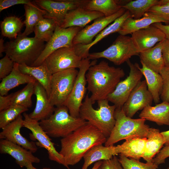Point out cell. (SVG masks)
Here are the masks:
<instances>
[{"mask_svg":"<svg viewBox=\"0 0 169 169\" xmlns=\"http://www.w3.org/2000/svg\"><path fill=\"white\" fill-rule=\"evenodd\" d=\"M128 0H88L84 6L86 9L90 11L102 13L105 17L111 16L118 12Z\"/></svg>","mask_w":169,"mask_h":169,"instance_id":"1f68e13d","label":"cell"},{"mask_svg":"<svg viewBox=\"0 0 169 169\" xmlns=\"http://www.w3.org/2000/svg\"><path fill=\"white\" fill-rule=\"evenodd\" d=\"M19 69L23 74L33 77L45 89L49 97L51 93V80L52 74L44 62L38 66H29L25 64H19Z\"/></svg>","mask_w":169,"mask_h":169,"instance_id":"4316f807","label":"cell"},{"mask_svg":"<svg viewBox=\"0 0 169 169\" xmlns=\"http://www.w3.org/2000/svg\"><path fill=\"white\" fill-rule=\"evenodd\" d=\"M82 58L76 53L74 46L60 48L53 52L44 62L52 74L67 69L79 68Z\"/></svg>","mask_w":169,"mask_h":169,"instance_id":"4fadbf2b","label":"cell"},{"mask_svg":"<svg viewBox=\"0 0 169 169\" xmlns=\"http://www.w3.org/2000/svg\"><path fill=\"white\" fill-rule=\"evenodd\" d=\"M162 41L152 48L139 53L141 63L154 71L159 73L165 65L162 54Z\"/></svg>","mask_w":169,"mask_h":169,"instance_id":"83f0119b","label":"cell"},{"mask_svg":"<svg viewBox=\"0 0 169 169\" xmlns=\"http://www.w3.org/2000/svg\"><path fill=\"white\" fill-rule=\"evenodd\" d=\"M165 140V146H169V130L161 132Z\"/></svg>","mask_w":169,"mask_h":169,"instance_id":"681fc988","label":"cell"},{"mask_svg":"<svg viewBox=\"0 0 169 169\" xmlns=\"http://www.w3.org/2000/svg\"><path fill=\"white\" fill-rule=\"evenodd\" d=\"M11 94L5 96L0 95V111L11 106Z\"/></svg>","mask_w":169,"mask_h":169,"instance_id":"7dc6e473","label":"cell"},{"mask_svg":"<svg viewBox=\"0 0 169 169\" xmlns=\"http://www.w3.org/2000/svg\"><path fill=\"white\" fill-rule=\"evenodd\" d=\"M82 28L78 27L64 28L57 24L52 38L45 44L40 55L31 66L41 65L50 54L60 48L73 46L72 43L74 37Z\"/></svg>","mask_w":169,"mask_h":169,"instance_id":"8fae6325","label":"cell"},{"mask_svg":"<svg viewBox=\"0 0 169 169\" xmlns=\"http://www.w3.org/2000/svg\"><path fill=\"white\" fill-rule=\"evenodd\" d=\"M35 82H31L23 89L11 93V106L18 105L28 108L32 106V97L34 93Z\"/></svg>","mask_w":169,"mask_h":169,"instance_id":"e575fe53","label":"cell"},{"mask_svg":"<svg viewBox=\"0 0 169 169\" xmlns=\"http://www.w3.org/2000/svg\"><path fill=\"white\" fill-rule=\"evenodd\" d=\"M28 110V108L23 106L15 105L0 111V128L2 129Z\"/></svg>","mask_w":169,"mask_h":169,"instance_id":"74e56055","label":"cell"},{"mask_svg":"<svg viewBox=\"0 0 169 169\" xmlns=\"http://www.w3.org/2000/svg\"><path fill=\"white\" fill-rule=\"evenodd\" d=\"M119 161L123 169H159L152 162L144 163L139 160L120 155Z\"/></svg>","mask_w":169,"mask_h":169,"instance_id":"f35d334b","label":"cell"},{"mask_svg":"<svg viewBox=\"0 0 169 169\" xmlns=\"http://www.w3.org/2000/svg\"><path fill=\"white\" fill-rule=\"evenodd\" d=\"M169 4V0H158V6H163Z\"/></svg>","mask_w":169,"mask_h":169,"instance_id":"816d5d0a","label":"cell"},{"mask_svg":"<svg viewBox=\"0 0 169 169\" xmlns=\"http://www.w3.org/2000/svg\"><path fill=\"white\" fill-rule=\"evenodd\" d=\"M152 25L161 30L165 35L166 38L169 39V24L164 25L161 23H157Z\"/></svg>","mask_w":169,"mask_h":169,"instance_id":"c3c4849f","label":"cell"},{"mask_svg":"<svg viewBox=\"0 0 169 169\" xmlns=\"http://www.w3.org/2000/svg\"><path fill=\"white\" fill-rule=\"evenodd\" d=\"M23 24L20 19L16 16L6 17L0 24L2 34L9 38L15 39L19 35Z\"/></svg>","mask_w":169,"mask_h":169,"instance_id":"d590c367","label":"cell"},{"mask_svg":"<svg viewBox=\"0 0 169 169\" xmlns=\"http://www.w3.org/2000/svg\"><path fill=\"white\" fill-rule=\"evenodd\" d=\"M139 117L159 125H169V102L162 101L154 106L148 105L142 110Z\"/></svg>","mask_w":169,"mask_h":169,"instance_id":"cb8c5ba5","label":"cell"},{"mask_svg":"<svg viewBox=\"0 0 169 169\" xmlns=\"http://www.w3.org/2000/svg\"><path fill=\"white\" fill-rule=\"evenodd\" d=\"M23 119L21 115L2 129L0 133V139L7 140L21 146L33 153H35L38 150L36 143L29 141L20 133V129L23 127Z\"/></svg>","mask_w":169,"mask_h":169,"instance_id":"d6986e66","label":"cell"},{"mask_svg":"<svg viewBox=\"0 0 169 169\" xmlns=\"http://www.w3.org/2000/svg\"><path fill=\"white\" fill-rule=\"evenodd\" d=\"M79 71L71 68L52 74L49 100L56 107L64 105L73 87Z\"/></svg>","mask_w":169,"mask_h":169,"instance_id":"ba28073f","label":"cell"},{"mask_svg":"<svg viewBox=\"0 0 169 169\" xmlns=\"http://www.w3.org/2000/svg\"><path fill=\"white\" fill-rule=\"evenodd\" d=\"M119 154L118 146H106L101 144L95 146L90 149L83 157L84 163L81 169H88V167L93 163L110 159Z\"/></svg>","mask_w":169,"mask_h":169,"instance_id":"484cf974","label":"cell"},{"mask_svg":"<svg viewBox=\"0 0 169 169\" xmlns=\"http://www.w3.org/2000/svg\"><path fill=\"white\" fill-rule=\"evenodd\" d=\"M4 40L3 38L0 39V56L2 57L3 53L5 51V45L4 44Z\"/></svg>","mask_w":169,"mask_h":169,"instance_id":"f907efd6","label":"cell"},{"mask_svg":"<svg viewBox=\"0 0 169 169\" xmlns=\"http://www.w3.org/2000/svg\"><path fill=\"white\" fill-rule=\"evenodd\" d=\"M157 23L167 24L166 21L163 19L150 12H147L140 18L134 19L131 17L127 18L118 33L120 35L126 36Z\"/></svg>","mask_w":169,"mask_h":169,"instance_id":"603a6c76","label":"cell"},{"mask_svg":"<svg viewBox=\"0 0 169 169\" xmlns=\"http://www.w3.org/2000/svg\"><path fill=\"white\" fill-rule=\"evenodd\" d=\"M57 23L54 19L44 18L35 26L34 37L48 42L53 36Z\"/></svg>","mask_w":169,"mask_h":169,"instance_id":"8d00e7d4","label":"cell"},{"mask_svg":"<svg viewBox=\"0 0 169 169\" xmlns=\"http://www.w3.org/2000/svg\"><path fill=\"white\" fill-rule=\"evenodd\" d=\"M14 62L7 55L0 60V79L8 75L13 70Z\"/></svg>","mask_w":169,"mask_h":169,"instance_id":"60d3db41","label":"cell"},{"mask_svg":"<svg viewBox=\"0 0 169 169\" xmlns=\"http://www.w3.org/2000/svg\"><path fill=\"white\" fill-rule=\"evenodd\" d=\"M153 101L145 80H141L132 91L122 108L126 115L132 118L139 110L151 105Z\"/></svg>","mask_w":169,"mask_h":169,"instance_id":"9a60e30c","label":"cell"},{"mask_svg":"<svg viewBox=\"0 0 169 169\" xmlns=\"http://www.w3.org/2000/svg\"><path fill=\"white\" fill-rule=\"evenodd\" d=\"M126 11V9L122 7L118 12L111 16L103 17L95 19L92 24L86 26L78 33L73 39V46L90 44L95 36L108 25L123 15Z\"/></svg>","mask_w":169,"mask_h":169,"instance_id":"2e32d148","label":"cell"},{"mask_svg":"<svg viewBox=\"0 0 169 169\" xmlns=\"http://www.w3.org/2000/svg\"><path fill=\"white\" fill-rule=\"evenodd\" d=\"M102 161H100L96 162L91 169H97L101 164Z\"/></svg>","mask_w":169,"mask_h":169,"instance_id":"f5cc1de1","label":"cell"},{"mask_svg":"<svg viewBox=\"0 0 169 169\" xmlns=\"http://www.w3.org/2000/svg\"><path fill=\"white\" fill-rule=\"evenodd\" d=\"M158 0H130L122 7L130 12L132 18L139 19L143 17L152 7L157 5Z\"/></svg>","mask_w":169,"mask_h":169,"instance_id":"836d02e7","label":"cell"},{"mask_svg":"<svg viewBox=\"0 0 169 169\" xmlns=\"http://www.w3.org/2000/svg\"><path fill=\"white\" fill-rule=\"evenodd\" d=\"M97 102L98 108L95 109L87 94L80 109L79 117L96 126L107 138L115 124L114 113L116 107L114 105H110L107 99Z\"/></svg>","mask_w":169,"mask_h":169,"instance_id":"3957f363","label":"cell"},{"mask_svg":"<svg viewBox=\"0 0 169 169\" xmlns=\"http://www.w3.org/2000/svg\"><path fill=\"white\" fill-rule=\"evenodd\" d=\"M24 7L25 19L23 23L25 25V28L24 31L20 34L27 36L34 32L35 26L44 18L46 12L38 7L34 2L32 5H24Z\"/></svg>","mask_w":169,"mask_h":169,"instance_id":"d6a6232c","label":"cell"},{"mask_svg":"<svg viewBox=\"0 0 169 169\" xmlns=\"http://www.w3.org/2000/svg\"><path fill=\"white\" fill-rule=\"evenodd\" d=\"M0 153L10 155L21 167L32 168L34 167L33 163L40 162V159L34 156L31 151L6 139L0 140Z\"/></svg>","mask_w":169,"mask_h":169,"instance_id":"e0dca14e","label":"cell"},{"mask_svg":"<svg viewBox=\"0 0 169 169\" xmlns=\"http://www.w3.org/2000/svg\"><path fill=\"white\" fill-rule=\"evenodd\" d=\"M115 122L105 146H108L121 140L134 137H146L149 128L146 120L134 119L127 116L122 108H116L114 113Z\"/></svg>","mask_w":169,"mask_h":169,"instance_id":"5b68a950","label":"cell"},{"mask_svg":"<svg viewBox=\"0 0 169 169\" xmlns=\"http://www.w3.org/2000/svg\"><path fill=\"white\" fill-rule=\"evenodd\" d=\"M125 75L122 68L110 66L105 60L91 66L85 76L87 90L91 94L90 98L92 104L106 99Z\"/></svg>","mask_w":169,"mask_h":169,"instance_id":"7a4b0ae2","label":"cell"},{"mask_svg":"<svg viewBox=\"0 0 169 169\" xmlns=\"http://www.w3.org/2000/svg\"><path fill=\"white\" fill-rule=\"evenodd\" d=\"M130 17H131V14L126 10L123 15L100 32L91 43L86 45L79 44L74 45L76 54L82 59L88 58L89 50L92 46L110 34L118 32L124 21Z\"/></svg>","mask_w":169,"mask_h":169,"instance_id":"7402d4cb","label":"cell"},{"mask_svg":"<svg viewBox=\"0 0 169 169\" xmlns=\"http://www.w3.org/2000/svg\"><path fill=\"white\" fill-rule=\"evenodd\" d=\"M142 67H138L145 78L147 89L151 94L154 102L158 104L160 100V95L162 89L163 81L159 73L156 72L141 63Z\"/></svg>","mask_w":169,"mask_h":169,"instance_id":"4dcf8cb0","label":"cell"},{"mask_svg":"<svg viewBox=\"0 0 169 169\" xmlns=\"http://www.w3.org/2000/svg\"><path fill=\"white\" fill-rule=\"evenodd\" d=\"M97 169H123L119 158L115 156L110 159L102 161Z\"/></svg>","mask_w":169,"mask_h":169,"instance_id":"7bdbcfd3","label":"cell"},{"mask_svg":"<svg viewBox=\"0 0 169 169\" xmlns=\"http://www.w3.org/2000/svg\"><path fill=\"white\" fill-rule=\"evenodd\" d=\"M159 74L163 81L160 99L162 101L169 102V67L165 66L161 69Z\"/></svg>","mask_w":169,"mask_h":169,"instance_id":"ab89813d","label":"cell"},{"mask_svg":"<svg viewBox=\"0 0 169 169\" xmlns=\"http://www.w3.org/2000/svg\"><path fill=\"white\" fill-rule=\"evenodd\" d=\"M169 157V146H165L161 149L152 160L155 165H159L165 163L166 159Z\"/></svg>","mask_w":169,"mask_h":169,"instance_id":"f6af8a7d","label":"cell"},{"mask_svg":"<svg viewBox=\"0 0 169 169\" xmlns=\"http://www.w3.org/2000/svg\"><path fill=\"white\" fill-rule=\"evenodd\" d=\"M126 63L130 69L128 76L119 82L114 90L108 95L106 99L113 103L116 108L122 107L132 91L141 81L143 76L138 68V63L134 64L130 59Z\"/></svg>","mask_w":169,"mask_h":169,"instance_id":"30bf717a","label":"cell"},{"mask_svg":"<svg viewBox=\"0 0 169 169\" xmlns=\"http://www.w3.org/2000/svg\"><path fill=\"white\" fill-rule=\"evenodd\" d=\"M166 169H169V167H168Z\"/></svg>","mask_w":169,"mask_h":169,"instance_id":"11a10c76","label":"cell"},{"mask_svg":"<svg viewBox=\"0 0 169 169\" xmlns=\"http://www.w3.org/2000/svg\"><path fill=\"white\" fill-rule=\"evenodd\" d=\"M87 122L80 117L72 116L67 108L62 105L56 107L52 115L39 123L41 128L49 136L62 138L69 135Z\"/></svg>","mask_w":169,"mask_h":169,"instance_id":"8992f818","label":"cell"},{"mask_svg":"<svg viewBox=\"0 0 169 169\" xmlns=\"http://www.w3.org/2000/svg\"><path fill=\"white\" fill-rule=\"evenodd\" d=\"M88 0H35L33 1L46 13L44 18L54 19L60 25L69 11L84 6Z\"/></svg>","mask_w":169,"mask_h":169,"instance_id":"5bb4252c","label":"cell"},{"mask_svg":"<svg viewBox=\"0 0 169 169\" xmlns=\"http://www.w3.org/2000/svg\"><path fill=\"white\" fill-rule=\"evenodd\" d=\"M142 158L147 162H152L155 156L165 145L164 137L158 129L150 128Z\"/></svg>","mask_w":169,"mask_h":169,"instance_id":"f1b7e54d","label":"cell"},{"mask_svg":"<svg viewBox=\"0 0 169 169\" xmlns=\"http://www.w3.org/2000/svg\"><path fill=\"white\" fill-rule=\"evenodd\" d=\"M139 54L131 37L120 35L107 49L101 52L90 53L88 58L93 60L105 58L115 65H120L132 56Z\"/></svg>","mask_w":169,"mask_h":169,"instance_id":"52a82bcc","label":"cell"},{"mask_svg":"<svg viewBox=\"0 0 169 169\" xmlns=\"http://www.w3.org/2000/svg\"><path fill=\"white\" fill-rule=\"evenodd\" d=\"M27 169H37L35 167H34V168H32ZM42 169H51L50 168H49V167H44V168H42Z\"/></svg>","mask_w":169,"mask_h":169,"instance_id":"db71d44e","label":"cell"},{"mask_svg":"<svg viewBox=\"0 0 169 169\" xmlns=\"http://www.w3.org/2000/svg\"><path fill=\"white\" fill-rule=\"evenodd\" d=\"M34 94L36 97V105L28 115L31 118L40 121L52 115L55 108L50 103L44 88L37 81L34 84Z\"/></svg>","mask_w":169,"mask_h":169,"instance_id":"44dd1931","label":"cell"},{"mask_svg":"<svg viewBox=\"0 0 169 169\" xmlns=\"http://www.w3.org/2000/svg\"><path fill=\"white\" fill-rule=\"evenodd\" d=\"M96 62L97 60L90 62L88 58L82 59L72 90L64 105L73 117H79L80 109L87 90L86 74L90 67L96 64Z\"/></svg>","mask_w":169,"mask_h":169,"instance_id":"9c48e42d","label":"cell"},{"mask_svg":"<svg viewBox=\"0 0 169 169\" xmlns=\"http://www.w3.org/2000/svg\"><path fill=\"white\" fill-rule=\"evenodd\" d=\"M44 42L34 37H28L19 33L16 38L5 44V53L14 62L31 66L44 49Z\"/></svg>","mask_w":169,"mask_h":169,"instance_id":"277c9868","label":"cell"},{"mask_svg":"<svg viewBox=\"0 0 169 169\" xmlns=\"http://www.w3.org/2000/svg\"><path fill=\"white\" fill-rule=\"evenodd\" d=\"M148 12H150L163 19L169 24V4L163 6H154Z\"/></svg>","mask_w":169,"mask_h":169,"instance_id":"b9f144b4","label":"cell"},{"mask_svg":"<svg viewBox=\"0 0 169 169\" xmlns=\"http://www.w3.org/2000/svg\"><path fill=\"white\" fill-rule=\"evenodd\" d=\"M23 127L31 131L32 134L30 138L38 141V142L36 143L37 146L44 148L47 151L50 160L63 165L68 169H70L65 163L63 156L56 150L54 144L49 136L40 126L39 122L31 118L28 114L25 112L23 113Z\"/></svg>","mask_w":169,"mask_h":169,"instance_id":"7c38bea8","label":"cell"},{"mask_svg":"<svg viewBox=\"0 0 169 169\" xmlns=\"http://www.w3.org/2000/svg\"><path fill=\"white\" fill-rule=\"evenodd\" d=\"M131 37L139 53L152 48L166 38L161 30L152 24L133 33Z\"/></svg>","mask_w":169,"mask_h":169,"instance_id":"ac0fdd59","label":"cell"},{"mask_svg":"<svg viewBox=\"0 0 169 169\" xmlns=\"http://www.w3.org/2000/svg\"><path fill=\"white\" fill-rule=\"evenodd\" d=\"M162 54L165 66L169 67V39L162 41Z\"/></svg>","mask_w":169,"mask_h":169,"instance_id":"bcb514c9","label":"cell"},{"mask_svg":"<svg viewBox=\"0 0 169 169\" xmlns=\"http://www.w3.org/2000/svg\"><path fill=\"white\" fill-rule=\"evenodd\" d=\"M104 17L100 12L88 10L81 6L69 12L60 26L66 28L72 27L83 28L93 20Z\"/></svg>","mask_w":169,"mask_h":169,"instance_id":"ffe728a7","label":"cell"},{"mask_svg":"<svg viewBox=\"0 0 169 169\" xmlns=\"http://www.w3.org/2000/svg\"><path fill=\"white\" fill-rule=\"evenodd\" d=\"M36 81L33 77L22 73L19 69V64L14 62L11 72L2 80L0 84V95H7L10 90L20 85Z\"/></svg>","mask_w":169,"mask_h":169,"instance_id":"d4e9b609","label":"cell"},{"mask_svg":"<svg viewBox=\"0 0 169 169\" xmlns=\"http://www.w3.org/2000/svg\"><path fill=\"white\" fill-rule=\"evenodd\" d=\"M147 137H134L125 139L122 144L118 145L120 155L139 160L144 155Z\"/></svg>","mask_w":169,"mask_h":169,"instance_id":"f546056e","label":"cell"},{"mask_svg":"<svg viewBox=\"0 0 169 169\" xmlns=\"http://www.w3.org/2000/svg\"><path fill=\"white\" fill-rule=\"evenodd\" d=\"M107 139L98 128L87 121L60 140L59 153L67 165L73 166L78 163L90 149L105 143Z\"/></svg>","mask_w":169,"mask_h":169,"instance_id":"6da1fadb","label":"cell"},{"mask_svg":"<svg viewBox=\"0 0 169 169\" xmlns=\"http://www.w3.org/2000/svg\"><path fill=\"white\" fill-rule=\"evenodd\" d=\"M34 2L28 0H0V12L13 6L18 4L32 5Z\"/></svg>","mask_w":169,"mask_h":169,"instance_id":"ee69618b","label":"cell"}]
</instances>
